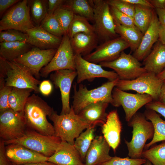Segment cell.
Returning a JSON list of instances; mask_svg holds the SVG:
<instances>
[{"label":"cell","mask_w":165,"mask_h":165,"mask_svg":"<svg viewBox=\"0 0 165 165\" xmlns=\"http://www.w3.org/2000/svg\"><path fill=\"white\" fill-rule=\"evenodd\" d=\"M53 111L40 97L33 94L28 98L23 111L27 126L42 134L54 135L53 126L46 118Z\"/></svg>","instance_id":"cell-1"},{"label":"cell","mask_w":165,"mask_h":165,"mask_svg":"<svg viewBox=\"0 0 165 165\" xmlns=\"http://www.w3.org/2000/svg\"><path fill=\"white\" fill-rule=\"evenodd\" d=\"M0 79L5 77V85L20 89H30L38 93L41 81L36 79L27 67L0 57Z\"/></svg>","instance_id":"cell-2"},{"label":"cell","mask_w":165,"mask_h":165,"mask_svg":"<svg viewBox=\"0 0 165 165\" xmlns=\"http://www.w3.org/2000/svg\"><path fill=\"white\" fill-rule=\"evenodd\" d=\"M128 123L133 128L132 135L130 141L125 140L128 156L133 159L142 158V153L147 140L152 139L154 129L152 123L147 120L144 114L137 112Z\"/></svg>","instance_id":"cell-3"},{"label":"cell","mask_w":165,"mask_h":165,"mask_svg":"<svg viewBox=\"0 0 165 165\" xmlns=\"http://www.w3.org/2000/svg\"><path fill=\"white\" fill-rule=\"evenodd\" d=\"M119 79L118 78L109 81L101 86L91 90H88L85 86L81 84L79 85L77 90L76 83L74 84V95L72 106L75 113L78 115L87 106L98 101L106 102L112 105L113 100L112 91Z\"/></svg>","instance_id":"cell-4"},{"label":"cell","mask_w":165,"mask_h":165,"mask_svg":"<svg viewBox=\"0 0 165 165\" xmlns=\"http://www.w3.org/2000/svg\"><path fill=\"white\" fill-rule=\"evenodd\" d=\"M48 117L53 123L54 136L72 145L76 138L90 127L75 113L72 106L68 114L59 115L54 110Z\"/></svg>","instance_id":"cell-5"},{"label":"cell","mask_w":165,"mask_h":165,"mask_svg":"<svg viewBox=\"0 0 165 165\" xmlns=\"http://www.w3.org/2000/svg\"><path fill=\"white\" fill-rule=\"evenodd\" d=\"M61 139L54 135H46L34 130H27L22 137L5 142V145L18 144L34 152L49 157L55 152Z\"/></svg>","instance_id":"cell-6"},{"label":"cell","mask_w":165,"mask_h":165,"mask_svg":"<svg viewBox=\"0 0 165 165\" xmlns=\"http://www.w3.org/2000/svg\"><path fill=\"white\" fill-rule=\"evenodd\" d=\"M94 9L95 33L103 42L117 37L115 25L107 0H89Z\"/></svg>","instance_id":"cell-7"},{"label":"cell","mask_w":165,"mask_h":165,"mask_svg":"<svg viewBox=\"0 0 165 165\" xmlns=\"http://www.w3.org/2000/svg\"><path fill=\"white\" fill-rule=\"evenodd\" d=\"M29 1L23 0L12 6L0 20V31L13 29L26 33L35 27L31 17Z\"/></svg>","instance_id":"cell-8"},{"label":"cell","mask_w":165,"mask_h":165,"mask_svg":"<svg viewBox=\"0 0 165 165\" xmlns=\"http://www.w3.org/2000/svg\"><path fill=\"white\" fill-rule=\"evenodd\" d=\"M156 74L146 72L136 79L129 80L119 79L116 87L123 90H134L150 95L153 100L158 101L163 82Z\"/></svg>","instance_id":"cell-9"},{"label":"cell","mask_w":165,"mask_h":165,"mask_svg":"<svg viewBox=\"0 0 165 165\" xmlns=\"http://www.w3.org/2000/svg\"><path fill=\"white\" fill-rule=\"evenodd\" d=\"M27 126L23 112L9 108L0 112V137L5 142L22 137L27 130Z\"/></svg>","instance_id":"cell-10"},{"label":"cell","mask_w":165,"mask_h":165,"mask_svg":"<svg viewBox=\"0 0 165 165\" xmlns=\"http://www.w3.org/2000/svg\"><path fill=\"white\" fill-rule=\"evenodd\" d=\"M102 67L112 69L117 74L119 79L129 80L135 79L147 72L142 64L133 55L122 51L116 59L99 63Z\"/></svg>","instance_id":"cell-11"},{"label":"cell","mask_w":165,"mask_h":165,"mask_svg":"<svg viewBox=\"0 0 165 165\" xmlns=\"http://www.w3.org/2000/svg\"><path fill=\"white\" fill-rule=\"evenodd\" d=\"M75 56L70 38L68 34H65L51 61L40 70V76L46 78L50 72L62 69L75 70Z\"/></svg>","instance_id":"cell-12"},{"label":"cell","mask_w":165,"mask_h":165,"mask_svg":"<svg viewBox=\"0 0 165 165\" xmlns=\"http://www.w3.org/2000/svg\"><path fill=\"white\" fill-rule=\"evenodd\" d=\"M112 97V105L117 107L122 106L127 122L141 108L153 100L152 97L148 94L128 93L116 87L113 90Z\"/></svg>","instance_id":"cell-13"},{"label":"cell","mask_w":165,"mask_h":165,"mask_svg":"<svg viewBox=\"0 0 165 165\" xmlns=\"http://www.w3.org/2000/svg\"><path fill=\"white\" fill-rule=\"evenodd\" d=\"M129 47L128 44L119 36L102 42L94 51L83 57L95 64L111 61L117 59L122 51Z\"/></svg>","instance_id":"cell-14"},{"label":"cell","mask_w":165,"mask_h":165,"mask_svg":"<svg viewBox=\"0 0 165 165\" xmlns=\"http://www.w3.org/2000/svg\"><path fill=\"white\" fill-rule=\"evenodd\" d=\"M57 49L42 50L35 47L13 61L28 68L37 79L40 78V71L51 61Z\"/></svg>","instance_id":"cell-15"},{"label":"cell","mask_w":165,"mask_h":165,"mask_svg":"<svg viewBox=\"0 0 165 165\" xmlns=\"http://www.w3.org/2000/svg\"><path fill=\"white\" fill-rule=\"evenodd\" d=\"M75 63L78 83L86 80H92L97 78H105L109 81L119 78L115 72L106 71L99 64L89 62L80 55L75 54Z\"/></svg>","instance_id":"cell-16"},{"label":"cell","mask_w":165,"mask_h":165,"mask_svg":"<svg viewBox=\"0 0 165 165\" xmlns=\"http://www.w3.org/2000/svg\"><path fill=\"white\" fill-rule=\"evenodd\" d=\"M77 76L76 70L62 69L54 71L50 79L56 88L60 89L62 103L60 114L69 113L71 107L69 104L70 94L72 82Z\"/></svg>","instance_id":"cell-17"},{"label":"cell","mask_w":165,"mask_h":165,"mask_svg":"<svg viewBox=\"0 0 165 165\" xmlns=\"http://www.w3.org/2000/svg\"><path fill=\"white\" fill-rule=\"evenodd\" d=\"M5 151L8 158L13 165L46 161L49 158L18 144L5 145Z\"/></svg>","instance_id":"cell-18"},{"label":"cell","mask_w":165,"mask_h":165,"mask_svg":"<svg viewBox=\"0 0 165 165\" xmlns=\"http://www.w3.org/2000/svg\"><path fill=\"white\" fill-rule=\"evenodd\" d=\"M26 34L27 42L42 50L57 49L62 41V38L51 34L40 25L29 29Z\"/></svg>","instance_id":"cell-19"},{"label":"cell","mask_w":165,"mask_h":165,"mask_svg":"<svg viewBox=\"0 0 165 165\" xmlns=\"http://www.w3.org/2000/svg\"><path fill=\"white\" fill-rule=\"evenodd\" d=\"M111 148L103 136L95 137L87 152L85 165H100L110 160Z\"/></svg>","instance_id":"cell-20"},{"label":"cell","mask_w":165,"mask_h":165,"mask_svg":"<svg viewBox=\"0 0 165 165\" xmlns=\"http://www.w3.org/2000/svg\"><path fill=\"white\" fill-rule=\"evenodd\" d=\"M103 136L111 147L115 152L120 142L122 125L116 110L108 114L105 122L101 126Z\"/></svg>","instance_id":"cell-21"},{"label":"cell","mask_w":165,"mask_h":165,"mask_svg":"<svg viewBox=\"0 0 165 165\" xmlns=\"http://www.w3.org/2000/svg\"><path fill=\"white\" fill-rule=\"evenodd\" d=\"M160 25L157 16L154 12L152 21L143 34L140 45L133 55L138 61L143 60L148 55L153 44L159 39Z\"/></svg>","instance_id":"cell-22"},{"label":"cell","mask_w":165,"mask_h":165,"mask_svg":"<svg viewBox=\"0 0 165 165\" xmlns=\"http://www.w3.org/2000/svg\"><path fill=\"white\" fill-rule=\"evenodd\" d=\"M47 161L57 165H85L74 145L62 141Z\"/></svg>","instance_id":"cell-23"},{"label":"cell","mask_w":165,"mask_h":165,"mask_svg":"<svg viewBox=\"0 0 165 165\" xmlns=\"http://www.w3.org/2000/svg\"><path fill=\"white\" fill-rule=\"evenodd\" d=\"M109 103L100 101L90 104L83 108L78 114L81 119L90 127H95L106 122L108 113L106 110Z\"/></svg>","instance_id":"cell-24"},{"label":"cell","mask_w":165,"mask_h":165,"mask_svg":"<svg viewBox=\"0 0 165 165\" xmlns=\"http://www.w3.org/2000/svg\"><path fill=\"white\" fill-rule=\"evenodd\" d=\"M98 41L95 33H79L70 38L71 46L74 54L83 56L90 53L96 48Z\"/></svg>","instance_id":"cell-25"},{"label":"cell","mask_w":165,"mask_h":165,"mask_svg":"<svg viewBox=\"0 0 165 165\" xmlns=\"http://www.w3.org/2000/svg\"><path fill=\"white\" fill-rule=\"evenodd\" d=\"M144 67L147 72L157 75L165 68V45L160 42L143 60Z\"/></svg>","instance_id":"cell-26"},{"label":"cell","mask_w":165,"mask_h":165,"mask_svg":"<svg viewBox=\"0 0 165 165\" xmlns=\"http://www.w3.org/2000/svg\"><path fill=\"white\" fill-rule=\"evenodd\" d=\"M31 46L26 41L0 42V57L13 61L30 50Z\"/></svg>","instance_id":"cell-27"},{"label":"cell","mask_w":165,"mask_h":165,"mask_svg":"<svg viewBox=\"0 0 165 165\" xmlns=\"http://www.w3.org/2000/svg\"><path fill=\"white\" fill-rule=\"evenodd\" d=\"M144 115L146 119L152 123L154 129L152 138L145 147L147 149L156 143L165 141V120L161 118L156 112L152 110L146 109Z\"/></svg>","instance_id":"cell-28"},{"label":"cell","mask_w":165,"mask_h":165,"mask_svg":"<svg viewBox=\"0 0 165 165\" xmlns=\"http://www.w3.org/2000/svg\"><path fill=\"white\" fill-rule=\"evenodd\" d=\"M114 22L116 33L128 44L131 51L134 52L140 45L143 34L136 27L124 26Z\"/></svg>","instance_id":"cell-29"},{"label":"cell","mask_w":165,"mask_h":165,"mask_svg":"<svg viewBox=\"0 0 165 165\" xmlns=\"http://www.w3.org/2000/svg\"><path fill=\"white\" fill-rule=\"evenodd\" d=\"M33 91L30 89L13 87L8 99L10 108L16 112H23L25 104Z\"/></svg>","instance_id":"cell-30"},{"label":"cell","mask_w":165,"mask_h":165,"mask_svg":"<svg viewBox=\"0 0 165 165\" xmlns=\"http://www.w3.org/2000/svg\"><path fill=\"white\" fill-rule=\"evenodd\" d=\"M135 5L134 23L136 27L144 34L152 21L155 11L152 8Z\"/></svg>","instance_id":"cell-31"},{"label":"cell","mask_w":165,"mask_h":165,"mask_svg":"<svg viewBox=\"0 0 165 165\" xmlns=\"http://www.w3.org/2000/svg\"><path fill=\"white\" fill-rule=\"evenodd\" d=\"M63 5L72 11L74 14L94 22V9L89 0H65Z\"/></svg>","instance_id":"cell-32"},{"label":"cell","mask_w":165,"mask_h":165,"mask_svg":"<svg viewBox=\"0 0 165 165\" xmlns=\"http://www.w3.org/2000/svg\"><path fill=\"white\" fill-rule=\"evenodd\" d=\"M95 127H89L75 140L73 145L79 152L84 163L87 152L95 137Z\"/></svg>","instance_id":"cell-33"},{"label":"cell","mask_w":165,"mask_h":165,"mask_svg":"<svg viewBox=\"0 0 165 165\" xmlns=\"http://www.w3.org/2000/svg\"><path fill=\"white\" fill-rule=\"evenodd\" d=\"M79 33H95L94 28V26L91 25L86 18L74 14L69 27L68 34L71 38Z\"/></svg>","instance_id":"cell-34"},{"label":"cell","mask_w":165,"mask_h":165,"mask_svg":"<svg viewBox=\"0 0 165 165\" xmlns=\"http://www.w3.org/2000/svg\"><path fill=\"white\" fill-rule=\"evenodd\" d=\"M142 158L150 161L152 165H165V141L144 150Z\"/></svg>","instance_id":"cell-35"},{"label":"cell","mask_w":165,"mask_h":165,"mask_svg":"<svg viewBox=\"0 0 165 165\" xmlns=\"http://www.w3.org/2000/svg\"><path fill=\"white\" fill-rule=\"evenodd\" d=\"M46 1L33 0L30 1V8L31 19L37 26H39L48 14L46 6Z\"/></svg>","instance_id":"cell-36"},{"label":"cell","mask_w":165,"mask_h":165,"mask_svg":"<svg viewBox=\"0 0 165 165\" xmlns=\"http://www.w3.org/2000/svg\"><path fill=\"white\" fill-rule=\"evenodd\" d=\"M53 14L64 35L68 34L69 27L74 17L73 12L63 5L57 9Z\"/></svg>","instance_id":"cell-37"},{"label":"cell","mask_w":165,"mask_h":165,"mask_svg":"<svg viewBox=\"0 0 165 165\" xmlns=\"http://www.w3.org/2000/svg\"><path fill=\"white\" fill-rule=\"evenodd\" d=\"M40 26L48 32L62 38L64 33L53 14H47Z\"/></svg>","instance_id":"cell-38"},{"label":"cell","mask_w":165,"mask_h":165,"mask_svg":"<svg viewBox=\"0 0 165 165\" xmlns=\"http://www.w3.org/2000/svg\"><path fill=\"white\" fill-rule=\"evenodd\" d=\"M26 33L15 29H9L0 31V42H2L27 41Z\"/></svg>","instance_id":"cell-39"},{"label":"cell","mask_w":165,"mask_h":165,"mask_svg":"<svg viewBox=\"0 0 165 165\" xmlns=\"http://www.w3.org/2000/svg\"><path fill=\"white\" fill-rule=\"evenodd\" d=\"M146 161V159L142 158L133 159L129 157L121 158L115 156L100 165H142Z\"/></svg>","instance_id":"cell-40"},{"label":"cell","mask_w":165,"mask_h":165,"mask_svg":"<svg viewBox=\"0 0 165 165\" xmlns=\"http://www.w3.org/2000/svg\"><path fill=\"white\" fill-rule=\"evenodd\" d=\"M107 1L110 6L114 7L133 19L135 13V5L124 0H108Z\"/></svg>","instance_id":"cell-41"},{"label":"cell","mask_w":165,"mask_h":165,"mask_svg":"<svg viewBox=\"0 0 165 165\" xmlns=\"http://www.w3.org/2000/svg\"><path fill=\"white\" fill-rule=\"evenodd\" d=\"M110 9L114 22L124 26L136 27L133 19L131 17L121 12L114 7L110 6Z\"/></svg>","instance_id":"cell-42"},{"label":"cell","mask_w":165,"mask_h":165,"mask_svg":"<svg viewBox=\"0 0 165 165\" xmlns=\"http://www.w3.org/2000/svg\"><path fill=\"white\" fill-rule=\"evenodd\" d=\"M13 87L6 86L5 85H0V112H2L10 108L8 104L9 94Z\"/></svg>","instance_id":"cell-43"},{"label":"cell","mask_w":165,"mask_h":165,"mask_svg":"<svg viewBox=\"0 0 165 165\" xmlns=\"http://www.w3.org/2000/svg\"><path fill=\"white\" fill-rule=\"evenodd\" d=\"M145 106L146 109L153 110L165 118V104L159 101L153 100Z\"/></svg>","instance_id":"cell-44"},{"label":"cell","mask_w":165,"mask_h":165,"mask_svg":"<svg viewBox=\"0 0 165 165\" xmlns=\"http://www.w3.org/2000/svg\"><path fill=\"white\" fill-rule=\"evenodd\" d=\"M4 141L0 139V165H13L8 158L6 152Z\"/></svg>","instance_id":"cell-45"},{"label":"cell","mask_w":165,"mask_h":165,"mask_svg":"<svg viewBox=\"0 0 165 165\" xmlns=\"http://www.w3.org/2000/svg\"><path fill=\"white\" fill-rule=\"evenodd\" d=\"M65 1L63 0H47V2L48 4V8L47 9V14H53L57 9L64 4Z\"/></svg>","instance_id":"cell-46"},{"label":"cell","mask_w":165,"mask_h":165,"mask_svg":"<svg viewBox=\"0 0 165 165\" xmlns=\"http://www.w3.org/2000/svg\"><path fill=\"white\" fill-rule=\"evenodd\" d=\"M39 88L40 92L42 95L48 96L52 91L53 86L49 80H45L41 82Z\"/></svg>","instance_id":"cell-47"},{"label":"cell","mask_w":165,"mask_h":165,"mask_svg":"<svg viewBox=\"0 0 165 165\" xmlns=\"http://www.w3.org/2000/svg\"><path fill=\"white\" fill-rule=\"evenodd\" d=\"M19 0H0V18L3 13L9 8L19 2Z\"/></svg>","instance_id":"cell-48"},{"label":"cell","mask_w":165,"mask_h":165,"mask_svg":"<svg viewBox=\"0 0 165 165\" xmlns=\"http://www.w3.org/2000/svg\"><path fill=\"white\" fill-rule=\"evenodd\" d=\"M127 2L134 5H140L154 9V8L148 0H124Z\"/></svg>","instance_id":"cell-49"},{"label":"cell","mask_w":165,"mask_h":165,"mask_svg":"<svg viewBox=\"0 0 165 165\" xmlns=\"http://www.w3.org/2000/svg\"><path fill=\"white\" fill-rule=\"evenodd\" d=\"M156 11L160 24L165 26V8L156 9Z\"/></svg>","instance_id":"cell-50"},{"label":"cell","mask_w":165,"mask_h":165,"mask_svg":"<svg viewBox=\"0 0 165 165\" xmlns=\"http://www.w3.org/2000/svg\"><path fill=\"white\" fill-rule=\"evenodd\" d=\"M149 1L156 9L165 8V0H149Z\"/></svg>","instance_id":"cell-51"},{"label":"cell","mask_w":165,"mask_h":165,"mask_svg":"<svg viewBox=\"0 0 165 165\" xmlns=\"http://www.w3.org/2000/svg\"><path fill=\"white\" fill-rule=\"evenodd\" d=\"M159 39L160 42L165 45V26L160 24L159 30Z\"/></svg>","instance_id":"cell-52"},{"label":"cell","mask_w":165,"mask_h":165,"mask_svg":"<svg viewBox=\"0 0 165 165\" xmlns=\"http://www.w3.org/2000/svg\"><path fill=\"white\" fill-rule=\"evenodd\" d=\"M158 101L165 104V81H164L162 86Z\"/></svg>","instance_id":"cell-53"},{"label":"cell","mask_w":165,"mask_h":165,"mask_svg":"<svg viewBox=\"0 0 165 165\" xmlns=\"http://www.w3.org/2000/svg\"><path fill=\"white\" fill-rule=\"evenodd\" d=\"M22 165H57L49 161H43L40 162L31 163Z\"/></svg>","instance_id":"cell-54"},{"label":"cell","mask_w":165,"mask_h":165,"mask_svg":"<svg viewBox=\"0 0 165 165\" xmlns=\"http://www.w3.org/2000/svg\"><path fill=\"white\" fill-rule=\"evenodd\" d=\"M157 77L163 81H165V69L159 74L157 75Z\"/></svg>","instance_id":"cell-55"},{"label":"cell","mask_w":165,"mask_h":165,"mask_svg":"<svg viewBox=\"0 0 165 165\" xmlns=\"http://www.w3.org/2000/svg\"><path fill=\"white\" fill-rule=\"evenodd\" d=\"M142 165H152V164L150 161L148 160H147L146 162Z\"/></svg>","instance_id":"cell-56"}]
</instances>
